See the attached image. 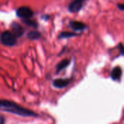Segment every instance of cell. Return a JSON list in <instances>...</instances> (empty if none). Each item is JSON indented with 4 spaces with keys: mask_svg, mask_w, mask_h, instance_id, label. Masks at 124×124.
Masks as SVG:
<instances>
[{
    "mask_svg": "<svg viewBox=\"0 0 124 124\" xmlns=\"http://www.w3.org/2000/svg\"><path fill=\"white\" fill-rule=\"evenodd\" d=\"M76 1H81V2H83L84 1H85V0H76Z\"/></svg>",
    "mask_w": 124,
    "mask_h": 124,
    "instance_id": "obj_13",
    "label": "cell"
},
{
    "mask_svg": "<svg viewBox=\"0 0 124 124\" xmlns=\"http://www.w3.org/2000/svg\"><path fill=\"white\" fill-rule=\"evenodd\" d=\"M82 7V2L79 1L74 0L69 4L68 9L70 12H78Z\"/></svg>",
    "mask_w": 124,
    "mask_h": 124,
    "instance_id": "obj_6",
    "label": "cell"
},
{
    "mask_svg": "<svg viewBox=\"0 0 124 124\" xmlns=\"http://www.w3.org/2000/svg\"><path fill=\"white\" fill-rule=\"evenodd\" d=\"M1 42L5 46H14L17 41L16 38L9 31H4L1 33L0 37Z\"/></svg>",
    "mask_w": 124,
    "mask_h": 124,
    "instance_id": "obj_2",
    "label": "cell"
},
{
    "mask_svg": "<svg viewBox=\"0 0 124 124\" xmlns=\"http://www.w3.org/2000/svg\"><path fill=\"white\" fill-rule=\"evenodd\" d=\"M70 82V79H64V78H58L53 81V86L57 89H62L67 86Z\"/></svg>",
    "mask_w": 124,
    "mask_h": 124,
    "instance_id": "obj_5",
    "label": "cell"
},
{
    "mask_svg": "<svg viewBox=\"0 0 124 124\" xmlns=\"http://www.w3.org/2000/svg\"><path fill=\"white\" fill-rule=\"evenodd\" d=\"M33 11L28 7H21L17 10V15L22 18H29L33 15Z\"/></svg>",
    "mask_w": 124,
    "mask_h": 124,
    "instance_id": "obj_3",
    "label": "cell"
},
{
    "mask_svg": "<svg viewBox=\"0 0 124 124\" xmlns=\"http://www.w3.org/2000/svg\"><path fill=\"white\" fill-rule=\"evenodd\" d=\"M70 26L73 29V30H76V31H81V30H84L85 28H86V25L85 24H84L83 23H81V22H71L70 23Z\"/></svg>",
    "mask_w": 124,
    "mask_h": 124,
    "instance_id": "obj_8",
    "label": "cell"
},
{
    "mask_svg": "<svg viewBox=\"0 0 124 124\" xmlns=\"http://www.w3.org/2000/svg\"><path fill=\"white\" fill-rule=\"evenodd\" d=\"M0 110L10 113L12 114H15L20 116L28 117V116H36L37 115L26 108L16 104L15 102L8 101V100H0Z\"/></svg>",
    "mask_w": 124,
    "mask_h": 124,
    "instance_id": "obj_1",
    "label": "cell"
},
{
    "mask_svg": "<svg viewBox=\"0 0 124 124\" xmlns=\"http://www.w3.org/2000/svg\"><path fill=\"white\" fill-rule=\"evenodd\" d=\"M70 63V60H62L60 62L58 63V65H57L56 68H57V72H60L62 70H63L64 68H65Z\"/></svg>",
    "mask_w": 124,
    "mask_h": 124,
    "instance_id": "obj_9",
    "label": "cell"
},
{
    "mask_svg": "<svg viewBox=\"0 0 124 124\" xmlns=\"http://www.w3.org/2000/svg\"><path fill=\"white\" fill-rule=\"evenodd\" d=\"M111 78L114 81H118L120 80L121 76H122V70L120 67H116L113 68V70L111 72Z\"/></svg>",
    "mask_w": 124,
    "mask_h": 124,
    "instance_id": "obj_7",
    "label": "cell"
},
{
    "mask_svg": "<svg viewBox=\"0 0 124 124\" xmlns=\"http://www.w3.org/2000/svg\"><path fill=\"white\" fill-rule=\"evenodd\" d=\"M76 34L73 33H70V32H63L62 33L60 34V38H68V37H71V36H74Z\"/></svg>",
    "mask_w": 124,
    "mask_h": 124,
    "instance_id": "obj_11",
    "label": "cell"
},
{
    "mask_svg": "<svg viewBox=\"0 0 124 124\" xmlns=\"http://www.w3.org/2000/svg\"><path fill=\"white\" fill-rule=\"evenodd\" d=\"M40 36H41L40 33H39L37 31H31V32H29L28 33V38L29 39H31V40L38 39Z\"/></svg>",
    "mask_w": 124,
    "mask_h": 124,
    "instance_id": "obj_10",
    "label": "cell"
},
{
    "mask_svg": "<svg viewBox=\"0 0 124 124\" xmlns=\"http://www.w3.org/2000/svg\"><path fill=\"white\" fill-rule=\"evenodd\" d=\"M118 7L121 9V10H124V4H118Z\"/></svg>",
    "mask_w": 124,
    "mask_h": 124,
    "instance_id": "obj_12",
    "label": "cell"
},
{
    "mask_svg": "<svg viewBox=\"0 0 124 124\" xmlns=\"http://www.w3.org/2000/svg\"><path fill=\"white\" fill-rule=\"evenodd\" d=\"M23 32H24L23 28L20 24L17 23H13L11 25V33L15 38L22 36Z\"/></svg>",
    "mask_w": 124,
    "mask_h": 124,
    "instance_id": "obj_4",
    "label": "cell"
}]
</instances>
